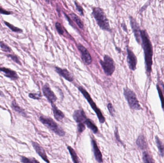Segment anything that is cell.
Masks as SVG:
<instances>
[{"instance_id": "30bf717a", "label": "cell", "mask_w": 164, "mask_h": 163, "mask_svg": "<svg viewBox=\"0 0 164 163\" xmlns=\"http://www.w3.org/2000/svg\"><path fill=\"white\" fill-rule=\"evenodd\" d=\"M81 54L82 59L87 65H90L92 62V58L88 50L83 45L79 44L77 47Z\"/></svg>"}, {"instance_id": "9c48e42d", "label": "cell", "mask_w": 164, "mask_h": 163, "mask_svg": "<svg viewBox=\"0 0 164 163\" xmlns=\"http://www.w3.org/2000/svg\"><path fill=\"white\" fill-rule=\"evenodd\" d=\"M127 62L129 68L133 71H134L136 69L137 64V59L136 56L134 54L133 51H131L129 48H127Z\"/></svg>"}, {"instance_id": "1f68e13d", "label": "cell", "mask_w": 164, "mask_h": 163, "mask_svg": "<svg viewBox=\"0 0 164 163\" xmlns=\"http://www.w3.org/2000/svg\"><path fill=\"white\" fill-rule=\"evenodd\" d=\"M78 131L79 133H82L86 129V125L84 124L80 123L77 125Z\"/></svg>"}, {"instance_id": "5b68a950", "label": "cell", "mask_w": 164, "mask_h": 163, "mask_svg": "<svg viewBox=\"0 0 164 163\" xmlns=\"http://www.w3.org/2000/svg\"><path fill=\"white\" fill-rule=\"evenodd\" d=\"M123 91L124 97L128 102L130 107L131 109L134 110H140L142 109L135 93L128 88H125Z\"/></svg>"}, {"instance_id": "6da1fadb", "label": "cell", "mask_w": 164, "mask_h": 163, "mask_svg": "<svg viewBox=\"0 0 164 163\" xmlns=\"http://www.w3.org/2000/svg\"><path fill=\"white\" fill-rule=\"evenodd\" d=\"M141 45L144 52L145 69L148 77H150L153 65V48L150 37L145 30L141 31Z\"/></svg>"}, {"instance_id": "52a82bcc", "label": "cell", "mask_w": 164, "mask_h": 163, "mask_svg": "<svg viewBox=\"0 0 164 163\" xmlns=\"http://www.w3.org/2000/svg\"><path fill=\"white\" fill-rule=\"evenodd\" d=\"M130 25L131 26V29L133 30V33L134 34L135 38L136 41L139 44H141V29L138 23L134 18L132 17H130Z\"/></svg>"}, {"instance_id": "4fadbf2b", "label": "cell", "mask_w": 164, "mask_h": 163, "mask_svg": "<svg viewBox=\"0 0 164 163\" xmlns=\"http://www.w3.org/2000/svg\"><path fill=\"white\" fill-rule=\"evenodd\" d=\"M73 118L77 124H84L87 119L83 109H78L74 112Z\"/></svg>"}, {"instance_id": "277c9868", "label": "cell", "mask_w": 164, "mask_h": 163, "mask_svg": "<svg viewBox=\"0 0 164 163\" xmlns=\"http://www.w3.org/2000/svg\"><path fill=\"white\" fill-rule=\"evenodd\" d=\"M78 89L80 91V92L82 93V94L83 95L84 98H86V99L87 100L92 108L95 112V113H96L99 122L101 124L104 123L106 121L105 118L103 116L99 109L97 107L96 103L92 99L90 95H89V93L87 92V91L86 90H84V88L82 87H79L78 88Z\"/></svg>"}, {"instance_id": "7c38bea8", "label": "cell", "mask_w": 164, "mask_h": 163, "mask_svg": "<svg viewBox=\"0 0 164 163\" xmlns=\"http://www.w3.org/2000/svg\"><path fill=\"white\" fill-rule=\"evenodd\" d=\"M91 145L92 146L93 153H94L95 159L99 163H102L103 161L102 153L99 149L96 141L92 138H91Z\"/></svg>"}, {"instance_id": "3957f363", "label": "cell", "mask_w": 164, "mask_h": 163, "mask_svg": "<svg viewBox=\"0 0 164 163\" xmlns=\"http://www.w3.org/2000/svg\"><path fill=\"white\" fill-rule=\"evenodd\" d=\"M39 120L45 126L48 127L53 132L55 133L57 135L60 136H64L65 135V131L63 130L52 118L45 116H41L39 117Z\"/></svg>"}, {"instance_id": "e0dca14e", "label": "cell", "mask_w": 164, "mask_h": 163, "mask_svg": "<svg viewBox=\"0 0 164 163\" xmlns=\"http://www.w3.org/2000/svg\"><path fill=\"white\" fill-rule=\"evenodd\" d=\"M136 144L139 148L142 150H144L147 147V141L145 140V137L143 135L139 136L136 140Z\"/></svg>"}, {"instance_id": "836d02e7", "label": "cell", "mask_w": 164, "mask_h": 163, "mask_svg": "<svg viewBox=\"0 0 164 163\" xmlns=\"http://www.w3.org/2000/svg\"><path fill=\"white\" fill-rule=\"evenodd\" d=\"M115 136L116 137V140L118 141V142L121 143V144H122V143L121 141V139H120V136L118 134V129L117 127H116L115 130Z\"/></svg>"}, {"instance_id": "4dcf8cb0", "label": "cell", "mask_w": 164, "mask_h": 163, "mask_svg": "<svg viewBox=\"0 0 164 163\" xmlns=\"http://www.w3.org/2000/svg\"><path fill=\"white\" fill-rule=\"evenodd\" d=\"M108 109H109V111L110 115L112 116H114V114H115V109H114V108L111 103H109L108 104Z\"/></svg>"}, {"instance_id": "8d00e7d4", "label": "cell", "mask_w": 164, "mask_h": 163, "mask_svg": "<svg viewBox=\"0 0 164 163\" xmlns=\"http://www.w3.org/2000/svg\"><path fill=\"white\" fill-rule=\"evenodd\" d=\"M123 25H124V26H122V27H123V29H124V30L125 31H127V28L126 26H125V24L123 23Z\"/></svg>"}, {"instance_id": "603a6c76", "label": "cell", "mask_w": 164, "mask_h": 163, "mask_svg": "<svg viewBox=\"0 0 164 163\" xmlns=\"http://www.w3.org/2000/svg\"><path fill=\"white\" fill-rule=\"evenodd\" d=\"M20 160L22 163H40L33 157H26L22 156H21Z\"/></svg>"}, {"instance_id": "9a60e30c", "label": "cell", "mask_w": 164, "mask_h": 163, "mask_svg": "<svg viewBox=\"0 0 164 163\" xmlns=\"http://www.w3.org/2000/svg\"><path fill=\"white\" fill-rule=\"evenodd\" d=\"M55 70L58 73L62 76L63 78L66 79L67 81L70 82H72L74 81V78L72 74L66 69H62L59 67H56Z\"/></svg>"}, {"instance_id": "d6986e66", "label": "cell", "mask_w": 164, "mask_h": 163, "mask_svg": "<svg viewBox=\"0 0 164 163\" xmlns=\"http://www.w3.org/2000/svg\"><path fill=\"white\" fill-rule=\"evenodd\" d=\"M12 107L14 109L15 112L20 114L23 116L27 117V115L26 114V112L23 109L21 108L19 105H18L15 100H13L12 102Z\"/></svg>"}, {"instance_id": "ba28073f", "label": "cell", "mask_w": 164, "mask_h": 163, "mask_svg": "<svg viewBox=\"0 0 164 163\" xmlns=\"http://www.w3.org/2000/svg\"><path fill=\"white\" fill-rule=\"evenodd\" d=\"M42 91L45 97L47 98L49 102L52 104L54 103L57 100L56 96L51 90L48 84H45L42 88Z\"/></svg>"}, {"instance_id": "d6a6232c", "label": "cell", "mask_w": 164, "mask_h": 163, "mask_svg": "<svg viewBox=\"0 0 164 163\" xmlns=\"http://www.w3.org/2000/svg\"><path fill=\"white\" fill-rule=\"evenodd\" d=\"M12 14V12L5 10L4 9L2 8L1 7H0V14L9 15V14Z\"/></svg>"}, {"instance_id": "7a4b0ae2", "label": "cell", "mask_w": 164, "mask_h": 163, "mask_svg": "<svg viewBox=\"0 0 164 163\" xmlns=\"http://www.w3.org/2000/svg\"><path fill=\"white\" fill-rule=\"evenodd\" d=\"M92 14L100 28L107 31H111L109 22L103 10L95 7L93 9Z\"/></svg>"}, {"instance_id": "5bb4252c", "label": "cell", "mask_w": 164, "mask_h": 163, "mask_svg": "<svg viewBox=\"0 0 164 163\" xmlns=\"http://www.w3.org/2000/svg\"><path fill=\"white\" fill-rule=\"evenodd\" d=\"M0 71L4 73V75L13 81H15L19 78L17 74L15 71L5 67H0Z\"/></svg>"}, {"instance_id": "8fae6325", "label": "cell", "mask_w": 164, "mask_h": 163, "mask_svg": "<svg viewBox=\"0 0 164 163\" xmlns=\"http://www.w3.org/2000/svg\"><path fill=\"white\" fill-rule=\"evenodd\" d=\"M32 145L33 146L36 153L42 158V159L47 163H50L49 160L47 156V154H46V152L43 148V147L39 145V143L35 142H33V141L32 142Z\"/></svg>"}, {"instance_id": "f1b7e54d", "label": "cell", "mask_w": 164, "mask_h": 163, "mask_svg": "<svg viewBox=\"0 0 164 163\" xmlns=\"http://www.w3.org/2000/svg\"><path fill=\"white\" fill-rule=\"evenodd\" d=\"M55 26H56V28L58 32L61 35H62L64 33V31H63V28H62V26L61 25V23L59 22H57L55 24Z\"/></svg>"}, {"instance_id": "7402d4cb", "label": "cell", "mask_w": 164, "mask_h": 163, "mask_svg": "<svg viewBox=\"0 0 164 163\" xmlns=\"http://www.w3.org/2000/svg\"><path fill=\"white\" fill-rule=\"evenodd\" d=\"M156 141L158 150L159 151L160 154L162 156H164V146L162 142L160 140L157 136L156 137Z\"/></svg>"}, {"instance_id": "ffe728a7", "label": "cell", "mask_w": 164, "mask_h": 163, "mask_svg": "<svg viewBox=\"0 0 164 163\" xmlns=\"http://www.w3.org/2000/svg\"><path fill=\"white\" fill-rule=\"evenodd\" d=\"M67 148H68V150L69 152L74 163H79V158L78 157L77 155L76 154V152H75V150L72 148V147L70 146H68Z\"/></svg>"}, {"instance_id": "83f0119b", "label": "cell", "mask_w": 164, "mask_h": 163, "mask_svg": "<svg viewBox=\"0 0 164 163\" xmlns=\"http://www.w3.org/2000/svg\"><path fill=\"white\" fill-rule=\"evenodd\" d=\"M7 56L8 57L10 58L13 61H14V62L17 64H19V65H22L21 62H20V60H19L17 56L14 55H12V54H7Z\"/></svg>"}, {"instance_id": "8992f818", "label": "cell", "mask_w": 164, "mask_h": 163, "mask_svg": "<svg viewBox=\"0 0 164 163\" xmlns=\"http://www.w3.org/2000/svg\"><path fill=\"white\" fill-rule=\"evenodd\" d=\"M100 63L105 73L107 76H112L115 70V64L112 58L108 55H105L104 60H100Z\"/></svg>"}, {"instance_id": "f546056e", "label": "cell", "mask_w": 164, "mask_h": 163, "mask_svg": "<svg viewBox=\"0 0 164 163\" xmlns=\"http://www.w3.org/2000/svg\"><path fill=\"white\" fill-rule=\"evenodd\" d=\"M29 97L34 100H39L41 97V94L39 93H30Z\"/></svg>"}, {"instance_id": "484cf974", "label": "cell", "mask_w": 164, "mask_h": 163, "mask_svg": "<svg viewBox=\"0 0 164 163\" xmlns=\"http://www.w3.org/2000/svg\"><path fill=\"white\" fill-rule=\"evenodd\" d=\"M156 88H157V91H158V94L159 96L160 99L161 101V104H162V108L164 110V97L163 96V92H162V90L161 89L159 86L157 84L156 85Z\"/></svg>"}, {"instance_id": "e575fe53", "label": "cell", "mask_w": 164, "mask_h": 163, "mask_svg": "<svg viewBox=\"0 0 164 163\" xmlns=\"http://www.w3.org/2000/svg\"><path fill=\"white\" fill-rule=\"evenodd\" d=\"M75 5H76V9L80 13L81 15H84L83 9V8L80 5H79L78 4H77L76 2H75Z\"/></svg>"}, {"instance_id": "ac0fdd59", "label": "cell", "mask_w": 164, "mask_h": 163, "mask_svg": "<svg viewBox=\"0 0 164 163\" xmlns=\"http://www.w3.org/2000/svg\"><path fill=\"white\" fill-rule=\"evenodd\" d=\"M84 125H86V126L90 129L95 134H96L98 133V131H99L98 128L90 119L87 118L86 121L84 122Z\"/></svg>"}, {"instance_id": "d4e9b609", "label": "cell", "mask_w": 164, "mask_h": 163, "mask_svg": "<svg viewBox=\"0 0 164 163\" xmlns=\"http://www.w3.org/2000/svg\"><path fill=\"white\" fill-rule=\"evenodd\" d=\"M143 159L144 163H154L153 160L152 159L149 154L147 152H144L143 155Z\"/></svg>"}, {"instance_id": "d590c367", "label": "cell", "mask_w": 164, "mask_h": 163, "mask_svg": "<svg viewBox=\"0 0 164 163\" xmlns=\"http://www.w3.org/2000/svg\"><path fill=\"white\" fill-rule=\"evenodd\" d=\"M0 96H1L2 97H5V95H4V93H2V91L1 90H0Z\"/></svg>"}, {"instance_id": "4316f807", "label": "cell", "mask_w": 164, "mask_h": 163, "mask_svg": "<svg viewBox=\"0 0 164 163\" xmlns=\"http://www.w3.org/2000/svg\"><path fill=\"white\" fill-rule=\"evenodd\" d=\"M0 48L5 52L11 53L12 52L11 48L2 41H0Z\"/></svg>"}, {"instance_id": "f35d334b", "label": "cell", "mask_w": 164, "mask_h": 163, "mask_svg": "<svg viewBox=\"0 0 164 163\" xmlns=\"http://www.w3.org/2000/svg\"></svg>"}, {"instance_id": "44dd1931", "label": "cell", "mask_w": 164, "mask_h": 163, "mask_svg": "<svg viewBox=\"0 0 164 163\" xmlns=\"http://www.w3.org/2000/svg\"><path fill=\"white\" fill-rule=\"evenodd\" d=\"M71 17L72 18L74 21L76 23V24L77 25V26H78L81 29H83L84 26L83 23V22L81 21V19L79 18V17H78L76 14H71Z\"/></svg>"}, {"instance_id": "2e32d148", "label": "cell", "mask_w": 164, "mask_h": 163, "mask_svg": "<svg viewBox=\"0 0 164 163\" xmlns=\"http://www.w3.org/2000/svg\"><path fill=\"white\" fill-rule=\"evenodd\" d=\"M52 106L54 118L57 121H61L65 118V114L61 110L58 109L54 103L52 104Z\"/></svg>"}, {"instance_id": "cb8c5ba5", "label": "cell", "mask_w": 164, "mask_h": 163, "mask_svg": "<svg viewBox=\"0 0 164 163\" xmlns=\"http://www.w3.org/2000/svg\"><path fill=\"white\" fill-rule=\"evenodd\" d=\"M4 23L5 25L7 26V27H8L9 29H10L12 31L14 32L15 33H22L23 30L20 28H18V27H15L14 26H13L12 24H11L7 22L6 21H4Z\"/></svg>"}, {"instance_id": "74e56055", "label": "cell", "mask_w": 164, "mask_h": 163, "mask_svg": "<svg viewBox=\"0 0 164 163\" xmlns=\"http://www.w3.org/2000/svg\"><path fill=\"white\" fill-rule=\"evenodd\" d=\"M161 86H162V88H163V91L164 92V84L163 83H162V84H161Z\"/></svg>"}]
</instances>
